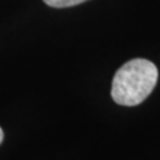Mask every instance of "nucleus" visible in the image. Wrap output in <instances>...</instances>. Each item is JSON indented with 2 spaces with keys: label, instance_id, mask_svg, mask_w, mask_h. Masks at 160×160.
<instances>
[{
  "label": "nucleus",
  "instance_id": "2",
  "mask_svg": "<svg viewBox=\"0 0 160 160\" xmlns=\"http://www.w3.org/2000/svg\"><path fill=\"white\" fill-rule=\"evenodd\" d=\"M43 2L47 6L53 8H66V7H73V6H78V4L86 3L88 0H43Z\"/></svg>",
  "mask_w": 160,
  "mask_h": 160
},
{
  "label": "nucleus",
  "instance_id": "3",
  "mask_svg": "<svg viewBox=\"0 0 160 160\" xmlns=\"http://www.w3.org/2000/svg\"><path fill=\"white\" fill-rule=\"evenodd\" d=\"M3 138H4V133H3V129L0 128V144H2V142H3Z\"/></svg>",
  "mask_w": 160,
  "mask_h": 160
},
{
  "label": "nucleus",
  "instance_id": "1",
  "mask_svg": "<svg viewBox=\"0 0 160 160\" xmlns=\"http://www.w3.org/2000/svg\"><path fill=\"white\" fill-rule=\"evenodd\" d=\"M158 68L147 59H132L122 66L112 80V99L120 106H138L153 91Z\"/></svg>",
  "mask_w": 160,
  "mask_h": 160
}]
</instances>
